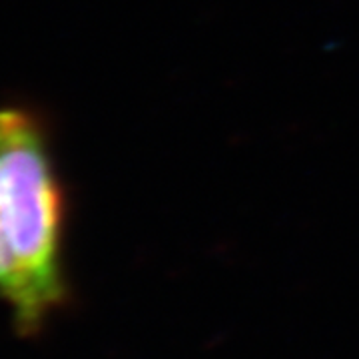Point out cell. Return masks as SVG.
Segmentation results:
<instances>
[{
	"instance_id": "cell-1",
	"label": "cell",
	"mask_w": 359,
	"mask_h": 359,
	"mask_svg": "<svg viewBox=\"0 0 359 359\" xmlns=\"http://www.w3.org/2000/svg\"><path fill=\"white\" fill-rule=\"evenodd\" d=\"M68 194L44 118L22 104L0 106V302L25 337L66 306Z\"/></svg>"
}]
</instances>
